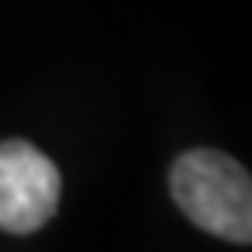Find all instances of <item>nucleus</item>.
Wrapping results in <instances>:
<instances>
[{"label": "nucleus", "mask_w": 252, "mask_h": 252, "mask_svg": "<svg viewBox=\"0 0 252 252\" xmlns=\"http://www.w3.org/2000/svg\"><path fill=\"white\" fill-rule=\"evenodd\" d=\"M168 189L193 224L231 245L252 242V179L231 154L196 147L172 161Z\"/></svg>", "instance_id": "obj_1"}, {"label": "nucleus", "mask_w": 252, "mask_h": 252, "mask_svg": "<svg viewBox=\"0 0 252 252\" xmlns=\"http://www.w3.org/2000/svg\"><path fill=\"white\" fill-rule=\"evenodd\" d=\"M60 168L28 140L0 144V231L32 235L60 207Z\"/></svg>", "instance_id": "obj_2"}]
</instances>
